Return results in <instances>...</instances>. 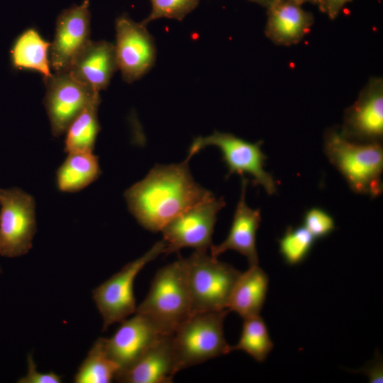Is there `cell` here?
<instances>
[{"label":"cell","instance_id":"1","mask_svg":"<svg viewBox=\"0 0 383 383\" xmlns=\"http://www.w3.org/2000/svg\"><path fill=\"white\" fill-rule=\"evenodd\" d=\"M189 160L156 165L143 179L125 192L130 212L146 230L160 231L184 211L214 196L194 181Z\"/></svg>","mask_w":383,"mask_h":383},{"label":"cell","instance_id":"2","mask_svg":"<svg viewBox=\"0 0 383 383\" xmlns=\"http://www.w3.org/2000/svg\"><path fill=\"white\" fill-rule=\"evenodd\" d=\"M135 313L148 318L161 335H172L192 314L185 259L157 272Z\"/></svg>","mask_w":383,"mask_h":383},{"label":"cell","instance_id":"3","mask_svg":"<svg viewBox=\"0 0 383 383\" xmlns=\"http://www.w3.org/2000/svg\"><path fill=\"white\" fill-rule=\"evenodd\" d=\"M324 152L353 192L372 197L380 195L383 187V149L380 143L353 142L340 131L331 129L325 134Z\"/></svg>","mask_w":383,"mask_h":383},{"label":"cell","instance_id":"4","mask_svg":"<svg viewBox=\"0 0 383 383\" xmlns=\"http://www.w3.org/2000/svg\"><path fill=\"white\" fill-rule=\"evenodd\" d=\"M228 309L192 313L172 334L175 370L203 363L231 353L223 321Z\"/></svg>","mask_w":383,"mask_h":383},{"label":"cell","instance_id":"5","mask_svg":"<svg viewBox=\"0 0 383 383\" xmlns=\"http://www.w3.org/2000/svg\"><path fill=\"white\" fill-rule=\"evenodd\" d=\"M185 262L192 313L228 309L241 272L206 251L195 250Z\"/></svg>","mask_w":383,"mask_h":383},{"label":"cell","instance_id":"6","mask_svg":"<svg viewBox=\"0 0 383 383\" xmlns=\"http://www.w3.org/2000/svg\"><path fill=\"white\" fill-rule=\"evenodd\" d=\"M165 248L163 240L157 242L143 255L127 263L92 291L93 300L103 318L104 331L135 313V279L148 262L164 253Z\"/></svg>","mask_w":383,"mask_h":383},{"label":"cell","instance_id":"7","mask_svg":"<svg viewBox=\"0 0 383 383\" xmlns=\"http://www.w3.org/2000/svg\"><path fill=\"white\" fill-rule=\"evenodd\" d=\"M262 141L250 143L233 134L215 131L206 137H198L194 140L189 149L187 159L190 158L207 146H216L222 153L228 169V176L234 173L248 174L252 177L255 186L260 185L268 194L277 192L274 177L264 170L267 157L261 150Z\"/></svg>","mask_w":383,"mask_h":383},{"label":"cell","instance_id":"8","mask_svg":"<svg viewBox=\"0 0 383 383\" xmlns=\"http://www.w3.org/2000/svg\"><path fill=\"white\" fill-rule=\"evenodd\" d=\"M0 255L28 253L36 232L34 198L18 187L0 189Z\"/></svg>","mask_w":383,"mask_h":383},{"label":"cell","instance_id":"9","mask_svg":"<svg viewBox=\"0 0 383 383\" xmlns=\"http://www.w3.org/2000/svg\"><path fill=\"white\" fill-rule=\"evenodd\" d=\"M223 198L215 196L184 211L161 229L165 244L164 253L178 252L185 247L206 251L212 245V235Z\"/></svg>","mask_w":383,"mask_h":383},{"label":"cell","instance_id":"10","mask_svg":"<svg viewBox=\"0 0 383 383\" xmlns=\"http://www.w3.org/2000/svg\"><path fill=\"white\" fill-rule=\"evenodd\" d=\"M116 53L118 70L127 83L138 80L154 66L156 46L146 26L127 14L116 19Z\"/></svg>","mask_w":383,"mask_h":383},{"label":"cell","instance_id":"11","mask_svg":"<svg viewBox=\"0 0 383 383\" xmlns=\"http://www.w3.org/2000/svg\"><path fill=\"white\" fill-rule=\"evenodd\" d=\"M43 80L46 87L43 104L52 133L58 137L65 133L71 122L99 93L68 72H54Z\"/></svg>","mask_w":383,"mask_h":383},{"label":"cell","instance_id":"12","mask_svg":"<svg viewBox=\"0 0 383 383\" xmlns=\"http://www.w3.org/2000/svg\"><path fill=\"white\" fill-rule=\"evenodd\" d=\"M89 1L64 9L57 16L50 43V67L55 72H67L76 56L90 40Z\"/></svg>","mask_w":383,"mask_h":383},{"label":"cell","instance_id":"13","mask_svg":"<svg viewBox=\"0 0 383 383\" xmlns=\"http://www.w3.org/2000/svg\"><path fill=\"white\" fill-rule=\"evenodd\" d=\"M342 135L360 143H380L383 136V82L372 79L345 113Z\"/></svg>","mask_w":383,"mask_h":383},{"label":"cell","instance_id":"14","mask_svg":"<svg viewBox=\"0 0 383 383\" xmlns=\"http://www.w3.org/2000/svg\"><path fill=\"white\" fill-rule=\"evenodd\" d=\"M160 335L150 321L139 313L121 321L112 337L105 338L107 354L118 367L117 376L131 367Z\"/></svg>","mask_w":383,"mask_h":383},{"label":"cell","instance_id":"15","mask_svg":"<svg viewBox=\"0 0 383 383\" xmlns=\"http://www.w3.org/2000/svg\"><path fill=\"white\" fill-rule=\"evenodd\" d=\"M118 70L115 45L90 40L72 61L68 72L96 92L106 89Z\"/></svg>","mask_w":383,"mask_h":383},{"label":"cell","instance_id":"16","mask_svg":"<svg viewBox=\"0 0 383 383\" xmlns=\"http://www.w3.org/2000/svg\"><path fill=\"white\" fill-rule=\"evenodd\" d=\"M248 179L242 177V190L227 238L219 245H212L211 255L218 257L224 252L235 250L246 257L249 266L258 265L256 233L261 221L260 209L250 208L245 201Z\"/></svg>","mask_w":383,"mask_h":383},{"label":"cell","instance_id":"17","mask_svg":"<svg viewBox=\"0 0 383 383\" xmlns=\"http://www.w3.org/2000/svg\"><path fill=\"white\" fill-rule=\"evenodd\" d=\"M176 373L172 335H162L115 380L125 383H171Z\"/></svg>","mask_w":383,"mask_h":383},{"label":"cell","instance_id":"18","mask_svg":"<svg viewBox=\"0 0 383 383\" xmlns=\"http://www.w3.org/2000/svg\"><path fill=\"white\" fill-rule=\"evenodd\" d=\"M267 9L265 33L277 45H289L299 42L312 26L311 13L292 0H272Z\"/></svg>","mask_w":383,"mask_h":383},{"label":"cell","instance_id":"19","mask_svg":"<svg viewBox=\"0 0 383 383\" xmlns=\"http://www.w3.org/2000/svg\"><path fill=\"white\" fill-rule=\"evenodd\" d=\"M269 285L267 273L258 265L239 275L232 290L228 310L237 313L243 319L256 316L265 304Z\"/></svg>","mask_w":383,"mask_h":383},{"label":"cell","instance_id":"20","mask_svg":"<svg viewBox=\"0 0 383 383\" xmlns=\"http://www.w3.org/2000/svg\"><path fill=\"white\" fill-rule=\"evenodd\" d=\"M50 43L46 41L33 28L20 34L14 40L10 50L12 67L16 70L38 72L44 78L52 76L50 62Z\"/></svg>","mask_w":383,"mask_h":383},{"label":"cell","instance_id":"21","mask_svg":"<svg viewBox=\"0 0 383 383\" xmlns=\"http://www.w3.org/2000/svg\"><path fill=\"white\" fill-rule=\"evenodd\" d=\"M101 174L98 156L93 152H69L56 172V184L62 192H77Z\"/></svg>","mask_w":383,"mask_h":383},{"label":"cell","instance_id":"22","mask_svg":"<svg viewBox=\"0 0 383 383\" xmlns=\"http://www.w3.org/2000/svg\"><path fill=\"white\" fill-rule=\"evenodd\" d=\"M100 102L99 94L69 125L65 133V152H93L101 128L98 120Z\"/></svg>","mask_w":383,"mask_h":383},{"label":"cell","instance_id":"23","mask_svg":"<svg viewBox=\"0 0 383 383\" xmlns=\"http://www.w3.org/2000/svg\"><path fill=\"white\" fill-rule=\"evenodd\" d=\"M118 373V367L107 354L105 338H98L74 377L75 383H109Z\"/></svg>","mask_w":383,"mask_h":383},{"label":"cell","instance_id":"24","mask_svg":"<svg viewBox=\"0 0 383 383\" xmlns=\"http://www.w3.org/2000/svg\"><path fill=\"white\" fill-rule=\"evenodd\" d=\"M274 346L267 326L260 316L243 319L240 339L231 351L242 350L257 362H263Z\"/></svg>","mask_w":383,"mask_h":383},{"label":"cell","instance_id":"25","mask_svg":"<svg viewBox=\"0 0 383 383\" xmlns=\"http://www.w3.org/2000/svg\"><path fill=\"white\" fill-rule=\"evenodd\" d=\"M314 237L304 227H288L279 240V252L289 265L305 260L314 243Z\"/></svg>","mask_w":383,"mask_h":383},{"label":"cell","instance_id":"26","mask_svg":"<svg viewBox=\"0 0 383 383\" xmlns=\"http://www.w3.org/2000/svg\"><path fill=\"white\" fill-rule=\"evenodd\" d=\"M152 9L141 23L145 26L156 19L165 18L182 21L199 4L200 0H150Z\"/></svg>","mask_w":383,"mask_h":383},{"label":"cell","instance_id":"27","mask_svg":"<svg viewBox=\"0 0 383 383\" xmlns=\"http://www.w3.org/2000/svg\"><path fill=\"white\" fill-rule=\"evenodd\" d=\"M304 227L314 237L322 238L328 235L335 228L333 217L320 208H311L304 216Z\"/></svg>","mask_w":383,"mask_h":383},{"label":"cell","instance_id":"28","mask_svg":"<svg viewBox=\"0 0 383 383\" xmlns=\"http://www.w3.org/2000/svg\"><path fill=\"white\" fill-rule=\"evenodd\" d=\"M28 372L26 375L18 379L20 383H60L62 377L57 374L50 372L41 373L36 370V365L31 355L27 358Z\"/></svg>","mask_w":383,"mask_h":383},{"label":"cell","instance_id":"29","mask_svg":"<svg viewBox=\"0 0 383 383\" xmlns=\"http://www.w3.org/2000/svg\"><path fill=\"white\" fill-rule=\"evenodd\" d=\"M350 0H319L318 4L322 11L333 19L342 8Z\"/></svg>","mask_w":383,"mask_h":383},{"label":"cell","instance_id":"30","mask_svg":"<svg viewBox=\"0 0 383 383\" xmlns=\"http://www.w3.org/2000/svg\"><path fill=\"white\" fill-rule=\"evenodd\" d=\"M382 364L379 358L374 360L367 365L365 373L370 377L371 382H382Z\"/></svg>","mask_w":383,"mask_h":383},{"label":"cell","instance_id":"31","mask_svg":"<svg viewBox=\"0 0 383 383\" xmlns=\"http://www.w3.org/2000/svg\"><path fill=\"white\" fill-rule=\"evenodd\" d=\"M252 2L259 4L263 6L268 7L270 3L272 1V0H249Z\"/></svg>","mask_w":383,"mask_h":383},{"label":"cell","instance_id":"32","mask_svg":"<svg viewBox=\"0 0 383 383\" xmlns=\"http://www.w3.org/2000/svg\"><path fill=\"white\" fill-rule=\"evenodd\" d=\"M299 4H301L303 3H305V2H311V3H315V4H318L319 2V0H292Z\"/></svg>","mask_w":383,"mask_h":383},{"label":"cell","instance_id":"33","mask_svg":"<svg viewBox=\"0 0 383 383\" xmlns=\"http://www.w3.org/2000/svg\"><path fill=\"white\" fill-rule=\"evenodd\" d=\"M1 272V267H0V273Z\"/></svg>","mask_w":383,"mask_h":383}]
</instances>
